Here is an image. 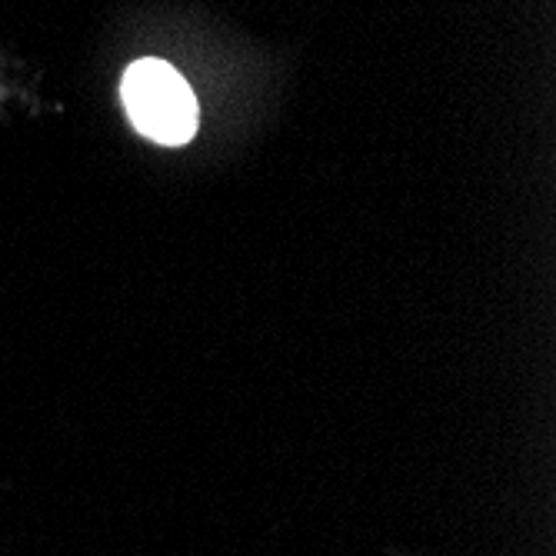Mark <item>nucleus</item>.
Listing matches in <instances>:
<instances>
[{
	"instance_id": "f257e3e1",
	"label": "nucleus",
	"mask_w": 556,
	"mask_h": 556,
	"mask_svg": "<svg viewBox=\"0 0 556 556\" xmlns=\"http://www.w3.org/2000/svg\"><path fill=\"white\" fill-rule=\"evenodd\" d=\"M121 97L130 124L164 147H180L197 134V97L190 84L164 61H137L127 67Z\"/></svg>"
}]
</instances>
